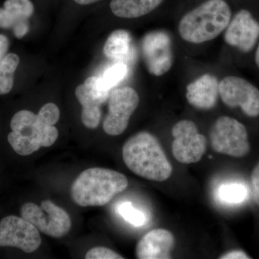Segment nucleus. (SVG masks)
<instances>
[{"label": "nucleus", "instance_id": "obj_22", "mask_svg": "<svg viewBox=\"0 0 259 259\" xmlns=\"http://www.w3.org/2000/svg\"><path fill=\"white\" fill-rule=\"evenodd\" d=\"M117 212L126 221L136 227L144 226L146 223V217L142 211L135 208L129 202H122L117 206Z\"/></svg>", "mask_w": 259, "mask_h": 259}, {"label": "nucleus", "instance_id": "obj_29", "mask_svg": "<svg viewBox=\"0 0 259 259\" xmlns=\"http://www.w3.org/2000/svg\"><path fill=\"white\" fill-rule=\"evenodd\" d=\"M75 3L81 5H88L94 4V3H97L100 0H74Z\"/></svg>", "mask_w": 259, "mask_h": 259}, {"label": "nucleus", "instance_id": "obj_9", "mask_svg": "<svg viewBox=\"0 0 259 259\" xmlns=\"http://www.w3.org/2000/svg\"><path fill=\"white\" fill-rule=\"evenodd\" d=\"M219 95L227 106L241 107L249 117L259 116V90L247 80L238 76L225 77L219 83Z\"/></svg>", "mask_w": 259, "mask_h": 259}, {"label": "nucleus", "instance_id": "obj_21", "mask_svg": "<svg viewBox=\"0 0 259 259\" xmlns=\"http://www.w3.org/2000/svg\"><path fill=\"white\" fill-rule=\"evenodd\" d=\"M129 69L125 62H116L107 68L100 76L104 84L111 90L125 79Z\"/></svg>", "mask_w": 259, "mask_h": 259}, {"label": "nucleus", "instance_id": "obj_2", "mask_svg": "<svg viewBox=\"0 0 259 259\" xmlns=\"http://www.w3.org/2000/svg\"><path fill=\"white\" fill-rule=\"evenodd\" d=\"M127 186V179L120 172L108 168H88L74 180L71 197L81 207H100L108 204Z\"/></svg>", "mask_w": 259, "mask_h": 259}, {"label": "nucleus", "instance_id": "obj_18", "mask_svg": "<svg viewBox=\"0 0 259 259\" xmlns=\"http://www.w3.org/2000/svg\"><path fill=\"white\" fill-rule=\"evenodd\" d=\"M75 95L82 105L81 120L84 126L90 129L98 127L101 120L102 103L95 98L88 91L85 85L80 84L75 90Z\"/></svg>", "mask_w": 259, "mask_h": 259}, {"label": "nucleus", "instance_id": "obj_28", "mask_svg": "<svg viewBox=\"0 0 259 259\" xmlns=\"http://www.w3.org/2000/svg\"><path fill=\"white\" fill-rule=\"evenodd\" d=\"M9 48V40L8 37L3 35H0V62L6 56Z\"/></svg>", "mask_w": 259, "mask_h": 259}, {"label": "nucleus", "instance_id": "obj_14", "mask_svg": "<svg viewBox=\"0 0 259 259\" xmlns=\"http://www.w3.org/2000/svg\"><path fill=\"white\" fill-rule=\"evenodd\" d=\"M219 95V82L212 74H205L187 87V101L199 110H210L215 106Z\"/></svg>", "mask_w": 259, "mask_h": 259}, {"label": "nucleus", "instance_id": "obj_11", "mask_svg": "<svg viewBox=\"0 0 259 259\" xmlns=\"http://www.w3.org/2000/svg\"><path fill=\"white\" fill-rule=\"evenodd\" d=\"M143 53L148 71L156 76L166 74L173 64L171 40L166 32H150L143 41Z\"/></svg>", "mask_w": 259, "mask_h": 259}, {"label": "nucleus", "instance_id": "obj_13", "mask_svg": "<svg viewBox=\"0 0 259 259\" xmlns=\"http://www.w3.org/2000/svg\"><path fill=\"white\" fill-rule=\"evenodd\" d=\"M175 237L166 229H154L145 235L136 246V257L139 259L171 258L175 246Z\"/></svg>", "mask_w": 259, "mask_h": 259}, {"label": "nucleus", "instance_id": "obj_23", "mask_svg": "<svg viewBox=\"0 0 259 259\" xmlns=\"http://www.w3.org/2000/svg\"><path fill=\"white\" fill-rule=\"evenodd\" d=\"M85 85L90 93L102 104L107 101L110 95V90L104 84L100 76H91L84 81Z\"/></svg>", "mask_w": 259, "mask_h": 259}, {"label": "nucleus", "instance_id": "obj_7", "mask_svg": "<svg viewBox=\"0 0 259 259\" xmlns=\"http://www.w3.org/2000/svg\"><path fill=\"white\" fill-rule=\"evenodd\" d=\"M172 153L177 161L185 164L197 163L207 150V139L199 133L192 121L181 120L174 125Z\"/></svg>", "mask_w": 259, "mask_h": 259}, {"label": "nucleus", "instance_id": "obj_1", "mask_svg": "<svg viewBox=\"0 0 259 259\" xmlns=\"http://www.w3.org/2000/svg\"><path fill=\"white\" fill-rule=\"evenodd\" d=\"M122 158L131 171L148 180L163 182L171 177L173 171L158 140L146 131L126 141Z\"/></svg>", "mask_w": 259, "mask_h": 259}, {"label": "nucleus", "instance_id": "obj_17", "mask_svg": "<svg viewBox=\"0 0 259 259\" xmlns=\"http://www.w3.org/2000/svg\"><path fill=\"white\" fill-rule=\"evenodd\" d=\"M104 54L116 62H125L132 56V38L125 30H117L107 37Z\"/></svg>", "mask_w": 259, "mask_h": 259}, {"label": "nucleus", "instance_id": "obj_8", "mask_svg": "<svg viewBox=\"0 0 259 259\" xmlns=\"http://www.w3.org/2000/svg\"><path fill=\"white\" fill-rule=\"evenodd\" d=\"M139 104V96L134 89L117 88L109 97L108 112L103 122L104 131L110 136L123 134L131 115Z\"/></svg>", "mask_w": 259, "mask_h": 259}, {"label": "nucleus", "instance_id": "obj_3", "mask_svg": "<svg viewBox=\"0 0 259 259\" xmlns=\"http://www.w3.org/2000/svg\"><path fill=\"white\" fill-rule=\"evenodd\" d=\"M231 10L224 0H208L181 20L179 32L182 39L199 44L217 37L231 21Z\"/></svg>", "mask_w": 259, "mask_h": 259}, {"label": "nucleus", "instance_id": "obj_12", "mask_svg": "<svg viewBox=\"0 0 259 259\" xmlns=\"http://www.w3.org/2000/svg\"><path fill=\"white\" fill-rule=\"evenodd\" d=\"M259 37V23L248 10L238 12L230 21L225 32V41L243 52L255 47Z\"/></svg>", "mask_w": 259, "mask_h": 259}, {"label": "nucleus", "instance_id": "obj_20", "mask_svg": "<svg viewBox=\"0 0 259 259\" xmlns=\"http://www.w3.org/2000/svg\"><path fill=\"white\" fill-rule=\"evenodd\" d=\"M248 196L246 187L241 184L224 185L218 190V197L225 203L236 204L243 202Z\"/></svg>", "mask_w": 259, "mask_h": 259}, {"label": "nucleus", "instance_id": "obj_16", "mask_svg": "<svg viewBox=\"0 0 259 259\" xmlns=\"http://www.w3.org/2000/svg\"><path fill=\"white\" fill-rule=\"evenodd\" d=\"M163 0H112V13L122 18H137L151 13Z\"/></svg>", "mask_w": 259, "mask_h": 259}, {"label": "nucleus", "instance_id": "obj_5", "mask_svg": "<svg viewBox=\"0 0 259 259\" xmlns=\"http://www.w3.org/2000/svg\"><path fill=\"white\" fill-rule=\"evenodd\" d=\"M209 139L212 149L221 154L242 158L250 151L248 135L245 126L228 116H222L214 122Z\"/></svg>", "mask_w": 259, "mask_h": 259}, {"label": "nucleus", "instance_id": "obj_6", "mask_svg": "<svg viewBox=\"0 0 259 259\" xmlns=\"http://www.w3.org/2000/svg\"><path fill=\"white\" fill-rule=\"evenodd\" d=\"M20 214L39 231L53 238H61L71 230L69 214L50 200L42 201L40 206L32 202L24 204Z\"/></svg>", "mask_w": 259, "mask_h": 259}, {"label": "nucleus", "instance_id": "obj_26", "mask_svg": "<svg viewBox=\"0 0 259 259\" xmlns=\"http://www.w3.org/2000/svg\"><path fill=\"white\" fill-rule=\"evenodd\" d=\"M28 21H24L18 23L13 28V32H14L15 37H18V38H22V37L25 36L27 32H28Z\"/></svg>", "mask_w": 259, "mask_h": 259}, {"label": "nucleus", "instance_id": "obj_27", "mask_svg": "<svg viewBox=\"0 0 259 259\" xmlns=\"http://www.w3.org/2000/svg\"><path fill=\"white\" fill-rule=\"evenodd\" d=\"M221 259H248L250 258L243 250H233L220 257Z\"/></svg>", "mask_w": 259, "mask_h": 259}, {"label": "nucleus", "instance_id": "obj_4", "mask_svg": "<svg viewBox=\"0 0 259 259\" xmlns=\"http://www.w3.org/2000/svg\"><path fill=\"white\" fill-rule=\"evenodd\" d=\"M12 132L8 142L20 156H29L41 147H49L56 142L59 132L40 112L35 115L29 110L17 112L10 122Z\"/></svg>", "mask_w": 259, "mask_h": 259}, {"label": "nucleus", "instance_id": "obj_24", "mask_svg": "<svg viewBox=\"0 0 259 259\" xmlns=\"http://www.w3.org/2000/svg\"><path fill=\"white\" fill-rule=\"evenodd\" d=\"M87 259H122L123 257L110 248L95 247L88 250L85 255Z\"/></svg>", "mask_w": 259, "mask_h": 259}, {"label": "nucleus", "instance_id": "obj_15", "mask_svg": "<svg viewBox=\"0 0 259 259\" xmlns=\"http://www.w3.org/2000/svg\"><path fill=\"white\" fill-rule=\"evenodd\" d=\"M33 13L30 0H6L0 8V28H13L18 23L28 21Z\"/></svg>", "mask_w": 259, "mask_h": 259}, {"label": "nucleus", "instance_id": "obj_10", "mask_svg": "<svg viewBox=\"0 0 259 259\" xmlns=\"http://www.w3.org/2000/svg\"><path fill=\"white\" fill-rule=\"evenodd\" d=\"M40 244L38 230L23 218L7 216L0 222V246L15 247L25 253H32Z\"/></svg>", "mask_w": 259, "mask_h": 259}, {"label": "nucleus", "instance_id": "obj_25", "mask_svg": "<svg viewBox=\"0 0 259 259\" xmlns=\"http://www.w3.org/2000/svg\"><path fill=\"white\" fill-rule=\"evenodd\" d=\"M251 190L253 198L255 203L259 206V163L252 172Z\"/></svg>", "mask_w": 259, "mask_h": 259}, {"label": "nucleus", "instance_id": "obj_30", "mask_svg": "<svg viewBox=\"0 0 259 259\" xmlns=\"http://www.w3.org/2000/svg\"><path fill=\"white\" fill-rule=\"evenodd\" d=\"M255 64H256L257 66L259 68V44L258 48H257L256 53H255Z\"/></svg>", "mask_w": 259, "mask_h": 259}, {"label": "nucleus", "instance_id": "obj_19", "mask_svg": "<svg viewBox=\"0 0 259 259\" xmlns=\"http://www.w3.org/2000/svg\"><path fill=\"white\" fill-rule=\"evenodd\" d=\"M20 58L15 54L6 55L0 62V95H6L11 91L14 84V74Z\"/></svg>", "mask_w": 259, "mask_h": 259}]
</instances>
